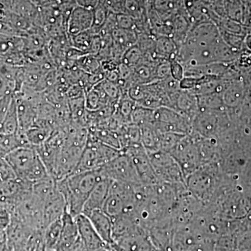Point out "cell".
Wrapping results in <instances>:
<instances>
[{
	"label": "cell",
	"mask_w": 251,
	"mask_h": 251,
	"mask_svg": "<svg viewBox=\"0 0 251 251\" xmlns=\"http://www.w3.org/2000/svg\"><path fill=\"white\" fill-rule=\"evenodd\" d=\"M102 177L99 170L72 174L57 181V189L65 200L67 212L73 217L82 214L87 198Z\"/></svg>",
	"instance_id": "obj_1"
},
{
	"label": "cell",
	"mask_w": 251,
	"mask_h": 251,
	"mask_svg": "<svg viewBox=\"0 0 251 251\" xmlns=\"http://www.w3.org/2000/svg\"><path fill=\"white\" fill-rule=\"evenodd\" d=\"M147 152L160 182L186 186L179 163L171 153L159 150L147 151Z\"/></svg>",
	"instance_id": "obj_2"
},
{
	"label": "cell",
	"mask_w": 251,
	"mask_h": 251,
	"mask_svg": "<svg viewBox=\"0 0 251 251\" xmlns=\"http://www.w3.org/2000/svg\"><path fill=\"white\" fill-rule=\"evenodd\" d=\"M186 188L196 199L206 202L214 198V163L202 165L185 180Z\"/></svg>",
	"instance_id": "obj_3"
},
{
	"label": "cell",
	"mask_w": 251,
	"mask_h": 251,
	"mask_svg": "<svg viewBox=\"0 0 251 251\" xmlns=\"http://www.w3.org/2000/svg\"><path fill=\"white\" fill-rule=\"evenodd\" d=\"M99 171L102 176L113 181L133 185L141 184L132 160L123 152L106 163Z\"/></svg>",
	"instance_id": "obj_4"
},
{
	"label": "cell",
	"mask_w": 251,
	"mask_h": 251,
	"mask_svg": "<svg viewBox=\"0 0 251 251\" xmlns=\"http://www.w3.org/2000/svg\"><path fill=\"white\" fill-rule=\"evenodd\" d=\"M122 152L129 156L132 160L141 184L151 186L161 183L155 173L148 152L142 144L127 147Z\"/></svg>",
	"instance_id": "obj_5"
},
{
	"label": "cell",
	"mask_w": 251,
	"mask_h": 251,
	"mask_svg": "<svg viewBox=\"0 0 251 251\" xmlns=\"http://www.w3.org/2000/svg\"><path fill=\"white\" fill-rule=\"evenodd\" d=\"M39 157L35 148H19L4 157L18 179H24Z\"/></svg>",
	"instance_id": "obj_6"
},
{
	"label": "cell",
	"mask_w": 251,
	"mask_h": 251,
	"mask_svg": "<svg viewBox=\"0 0 251 251\" xmlns=\"http://www.w3.org/2000/svg\"><path fill=\"white\" fill-rule=\"evenodd\" d=\"M78 229L79 237L85 246L87 251H100L108 247L103 239L97 233L89 218L83 214L75 217Z\"/></svg>",
	"instance_id": "obj_7"
},
{
	"label": "cell",
	"mask_w": 251,
	"mask_h": 251,
	"mask_svg": "<svg viewBox=\"0 0 251 251\" xmlns=\"http://www.w3.org/2000/svg\"><path fill=\"white\" fill-rule=\"evenodd\" d=\"M93 11L75 5L68 18V36H75L89 30L93 26Z\"/></svg>",
	"instance_id": "obj_8"
},
{
	"label": "cell",
	"mask_w": 251,
	"mask_h": 251,
	"mask_svg": "<svg viewBox=\"0 0 251 251\" xmlns=\"http://www.w3.org/2000/svg\"><path fill=\"white\" fill-rule=\"evenodd\" d=\"M112 182L113 180L103 176L86 201L82 210L84 215L87 216L92 211L103 209L104 203L110 193Z\"/></svg>",
	"instance_id": "obj_9"
},
{
	"label": "cell",
	"mask_w": 251,
	"mask_h": 251,
	"mask_svg": "<svg viewBox=\"0 0 251 251\" xmlns=\"http://www.w3.org/2000/svg\"><path fill=\"white\" fill-rule=\"evenodd\" d=\"M218 110H199L193 120V130L203 138H215L219 128Z\"/></svg>",
	"instance_id": "obj_10"
},
{
	"label": "cell",
	"mask_w": 251,
	"mask_h": 251,
	"mask_svg": "<svg viewBox=\"0 0 251 251\" xmlns=\"http://www.w3.org/2000/svg\"><path fill=\"white\" fill-rule=\"evenodd\" d=\"M67 210L65 200L58 189L45 201L43 209V224L44 229L56 220L61 219Z\"/></svg>",
	"instance_id": "obj_11"
},
{
	"label": "cell",
	"mask_w": 251,
	"mask_h": 251,
	"mask_svg": "<svg viewBox=\"0 0 251 251\" xmlns=\"http://www.w3.org/2000/svg\"><path fill=\"white\" fill-rule=\"evenodd\" d=\"M62 229L60 239L56 251H67L79 237L78 229L75 218L66 210L62 218Z\"/></svg>",
	"instance_id": "obj_12"
},
{
	"label": "cell",
	"mask_w": 251,
	"mask_h": 251,
	"mask_svg": "<svg viewBox=\"0 0 251 251\" xmlns=\"http://www.w3.org/2000/svg\"><path fill=\"white\" fill-rule=\"evenodd\" d=\"M87 217L104 242L108 245L113 246L115 242L112 237V219L102 209L92 211Z\"/></svg>",
	"instance_id": "obj_13"
},
{
	"label": "cell",
	"mask_w": 251,
	"mask_h": 251,
	"mask_svg": "<svg viewBox=\"0 0 251 251\" xmlns=\"http://www.w3.org/2000/svg\"><path fill=\"white\" fill-rule=\"evenodd\" d=\"M175 110L189 117L191 120L199 112L197 96L186 90H181L176 99Z\"/></svg>",
	"instance_id": "obj_14"
},
{
	"label": "cell",
	"mask_w": 251,
	"mask_h": 251,
	"mask_svg": "<svg viewBox=\"0 0 251 251\" xmlns=\"http://www.w3.org/2000/svg\"><path fill=\"white\" fill-rule=\"evenodd\" d=\"M156 65L141 62L138 65L132 67V75L130 78L132 85H148L157 82Z\"/></svg>",
	"instance_id": "obj_15"
},
{
	"label": "cell",
	"mask_w": 251,
	"mask_h": 251,
	"mask_svg": "<svg viewBox=\"0 0 251 251\" xmlns=\"http://www.w3.org/2000/svg\"><path fill=\"white\" fill-rule=\"evenodd\" d=\"M155 52L157 57L162 59L171 61L176 59L178 48L173 38L166 36H156Z\"/></svg>",
	"instance_id": "obj_16"
},
{
	"label": "cell",
	"mask_w": 251,
	"mask_h": 251,
	"mask_svg": "<svg viewBox=\"0 0 251 251\" xmlns=\"http://www.w3.org/2000/svg\"><path fill=\"white\" fill-rule=\"evenodd\" d=\"M52 128L46 126L35 124L30 128L26 130L28 141L31 148H37L49 139L50 137L54 132Z\"/></svg>",
	"instance_id": "obj_17"
},
{
	"label": "cell",
	"mask_w": 251,
	"mask_h": 251,
	"mask_svg": "<svg viewBox=\"0 0 251 251\" xmlns=\"http://www.w3.org/2000/svg\"><path fill=\"white\" fill-rule=\"evenodd\" d=\"M125 207V202L121 196L110 190L102 210L112 220L122 215Z\"/></svg>",
	"instance_id": "obj_18"
},
{
	"label": "cell",
	"mask_w": 251,
	"mask_h": 251,
	"mask_svg": "<svg viewBox=\"0 0 251 251\" xmlns=\"http://www.w3.org/2000/svg\"><path fill=\"white\" fill-rule=\"evenodd\" d=\"M62 218L51 223L44 229L43 240L44 247L47 249H56L57 248L62 233Z\"/></svg>",
	"instance_id": "obj_19"
},
{
	"label": "cell",
	"mask_w": 251,
	"mask_h": 251,
	"mask_svg": "<svg viewBox=\"0 0 251 251\" xmlns=\"http://www.w3.org/2000/svg\"><path fill=\"white\" fill-rule=\"evenodd\" d=\"M18 128H19V123H18L17 105H16V100L14 96L7 113L0 127V133L4 134H15L18 131Z\"/></svg>",
	"instance_id": "obj_20"
},
{
	"label": "cell",
	"mask_w": 251,
	"mask_h": 251,
	"mask_svg": "<svg viewBox=\"0 0 251 251\" xmlns=\"http://www.w3.org/2000/svg\"><path fill=\"white\" fill-rule=\"evenodd\" d=\"M57 181L52 176L32 185V193L41 202H45L46 200L57 191Z\"/></svg>",
	"instance_id": "obj_21"
},
{
	"label": "cell",
	"mask_w": 251,
	"mask_h": 251,
	"mask_svg": "<svg viewBox=\"0 0 251 251\" xmlns=\"http://www.w3.org/2000/svg\"><path fill=\"white\" fill-rule=\"evenodd\" d=\"M97 35L92 29L84 31L75 36H69V42L73 49L88 54L94 37Z\"/></svg>",
	"instance_id": "obj_22"
},
{
	"label": "cell",
	"mask_w": 251,
	"mask_h": 251,
	"mask_svg": "<svg viewBox=\"0 0 251 251\" xmlns=\"http://www.w3.org/2000/svg\"><path fill=\"white\" fill-rule=\"evenodd\" d=\"M49 176H51L49 175L47 168L39 156L35 163L31 167V169L28 172L27 175L23 180H25L31 184H34L47 179Z\"/></svg>",
	"instance_id": "obj_23"
},
{
	"label": "cell",
	"mask_w": 251,
	"mask_h": 251,
	"mask_svg": "<svg viewBox=\"0 0 251 251\" xmlns=\"http://www.w3.org/2000/svg\"><path fill=\"white\" fill-rule=\"evenodd\" d=\"M154 122V110L144 108L140 105H135L132 112L131 123L142 126L153 124Z\"/></svg>",
	"instance_id": "obj_24"
},
{
	"label": "cell",
	"mask_w": 251,
	"mask_h": 251,
	"mask_svg": "<svg viewBox=\"0 0 251 251\" xmlns=\"http://www.w3.org/2000/svg\"><path fill=\"white\" fill-rule=\"evenodd\" d=\"M197 98L199 110H218L224 101L219 93L198 96Z\"/></svg>",
	"instance_id": "obj_25"
},
{
	"label": "cell",
	"mask_w": 251,
	"mask_h": 251,
	"mask_svg": "<svg viewBox=\"0 0 251 251\" xmlns=\"http://www.w3.org/2000/svg\"><path fill=\"white\" fill-rule=\"evenodd\" d=\"M158 150L168 153H171L185 136L174 133H159L158 131Z\"/></svg>",
	"instance_id": "obj_26"
},
{
	"label": "cell",
	"mask_w": 251,
	"mask_h": 251,
	"mask_svg": "<svg viewBox=\"0 0 251 251\" xmlns=\"http://www.w3.org/2000/svg\"><path fill=\"white\" fill-rule=\"evenodd\" d=\"M19 148L21 147L16 133L4 134L0 133V158H4L10 152Z\"/></svg>",
	"instance_id": "obj_27"
},
{
	"label": "cell",
	"mask_w": 251,
	"mask_h": 251,
	"mask_svg": "<svg viewBox=\"0 0 251 251\" xmlns=\"http://www.w3.org/2000/svg\"><path fill=\"white\" fill-rule=\"evenodd\" d=\"M143 52H142L139 46L135 44L132 46L122 55L120 62L123 63L126 65L130 67H133L138 65L143 61Z\"/></svg>",
	"instance_id": "obj_28"
},
{
	"label": "cell",
	"mask_w": 251,
	"mask_h": 251,
	"mask_svg": "<svg viewBox=\"0 0 251 251\" xmlns=\"http://www.w3.org/2000/svg\"><path fill=\"white\" fill-rule=\"evenodd\" d=\"M109 13L110 11L101 2L99 3L98 6L93 10L94 23L91 29L96 34H99L100 32V29L108 18Z\"/></svg>",
	"instance_id": "obj_29"
},
{
	"label": "cell",
	"mask_w": 251,
	"mask_h": 251,
	"mask_svg": "<svg viewBox=\"0 0 251 251\" xmlns=\"http://www.w3.org/2000/svg\"><path fill=\"white\" fill-rule=\"evenodd\" d=\"M99 87L105 92L107 97L110 99L112 103L116 104L121 97L122 92L121 89L117 84L104 78L98 83Z\"/></svg>",
	"instance_id": "obj_30"
},
{
	"label": "cell",
	"mask_w": 251,
	"mask_h": 251,
	"mask_svg": "<svg viewBox=\"0 0 251 251\" xmlns=\"http://www.w3.org/2000/svg\"><path fill=\"white\" fill-rule=\"evenodd\" d=\"M16 173L4 158H0V184L17 179Z\"/></svg>",
	"instance_id": "obj_31"
},
{
	"label": "cell",
	"mask_w": 251,
	"mask_h": 251,
	"mask_svg": "<svg viewBox=\"0 0 251 251\" xmlns=\"http://www.w3.org/2000/svg\"><path fill=\"white\" fill-rule=\"evenodd\" d=\"M171 76V63L169 60L161 59L156 67V77L157 80H163Z\"/></svg>",
	"instance_id": "obj_32"
},
{
	"label": "cell",
	"mask_w": 251,
	"mask_h": 251,
	"mask_svg": "<svg viewBox=\"0 0 251 251\" xmlns=\"http://www.w3.org/2000/svg\"><path fill=\"white\" fill-rule=\"evenodd\" d=\"M12 221V213L5 204L0 206V232H5Z\"/></svg>",
	"instance_id": "obj_33"
},
{
	"label": "cell",
	"mask_w": 251,
	"mask_h": 251,
	"mask_svg": "<svg viewBox=\"0 0 251 251\" xmlns=\"http://www.w3.org/2000/svg\"><path fill=\"white\" fill-rule=\"evenodd\" d=\"M117 26L124 29L135 30V20L126 14H117Z\"/></svg>",
	"instance_id": "obj_34"
},
{
	"label": "cell",
	"mask_w": 251,
	"mask_h": 251,
	"mask_svg": "<svg viewBox=\"0 0 251 251\" xmlns=\"http://www.w3.org/2000/svg\"><path fill=\"white\" fill-rule=\"evenodd\" d=\"M170 63H171V76L180 82L184 78V67L176 59H172L170 61Z\"/></svg>",
	"instance_id": "obj_35"
},
{
	"label": "cell",
	"mask_w": 251,
	"mask_h": 251,
	"mask_svg": "<svg viewBox=\"0 0 251 251\" xmlns=\"http://www.w3.org/2000/svg\"><path fill=\"white\" fill-rule=\"evenodd\" d=\"M6 17V11H5L4 5L0 3V20L4 19Z\"/></svg>",
	"instance_id": "obj_36"
},
{
	"label": "cell",
	"mask_w": 251,
	"mask_h": 251,
	"mask_svg": "<svg viewBox=\"0 0 251 251\" xmlns=\"http://www.w3.org/2000/svg\"><path fill=\"white\" fill-rule=\"evenodd\" d=\"M4 232H0V243H1V238L4 235Z\"/></svg>",
	"instance_id": "obj_37"
}]
</instances>
